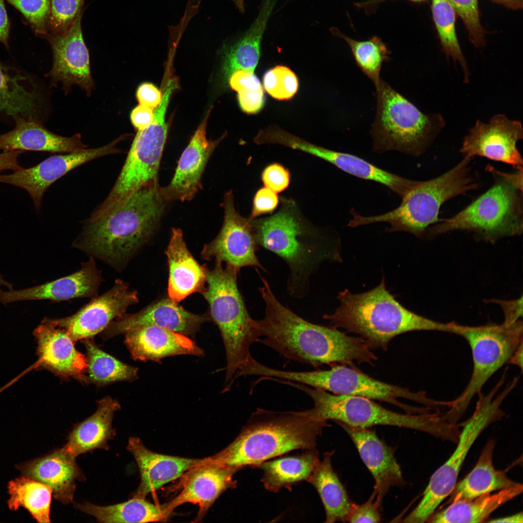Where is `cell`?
I'll return each mask as SVG.
<instances>
[{
    "label": "cell",
    "mask_w": 523,
    "mask_h": 523,
    "mask_svg": "<svg viewBox=\"0 0 523 523\" xmlns=\"http://www.w3.org/2000/svg\"><path fill=\"white\" fill-rule=\"evenodd\" d=\"M102 281L101 272L94 258L81 264L77 271L50 282L23 290H0V302L6 304L19 301L50 300L62 301L97 295Z\"/></svg>",
    "instance_id": "obj_24"
},
{
    "label": "cell",
    "mask_w": 523,
    "mask_h": 523,
    "mask_svg": "<svg viewBox=\"0 0 523 523\" xmlns=\"http://www.w3.org/2000/svg\"><path fill=\"white\" fill-rule=\"evenodd\" d=\"M153 118V109L139 104L132 110L130 114L131 123L138 130L144 129L149 126L152 122Z\"/></svg>",
    "instance_id": "obj_54"
},
{
    "label": "cell",
    "mask_w": 523,
    "mask_h": 523,
    "mask_svg": "<svg viewBox=\"0 0 523 523\" xmlns=\"http://www.w3.org/2000/svg\"><path fill=\"white\" fill-rule=\"evenodd\" d=\"M337 298L339 307L323 318L332 327L359 335L372 350H386L394 338L408 332H453V322L435 321L405 308L386 290L384 277L369 291L353 293L346 289Z\"/></svg>",
    "instance_id": "obj_5"
},
{
    "label": "cell",
    "mask_w": 523,
    "mask_h": 523,
    "mask_svg": "<svg viewBox=\"0 0 523 523\" xmlns=\"http://www.w3.org/2000/svg\"><path fill=\"white\" fill-rule=\"evenodd\" d=\"M82 15V11L64 33L46 36L53 56L52 67L47 76L53 83L61 82L65 91L76 85L89 96L94 85L91 73L89 53L81 29Z\"/></svg>",
    "instance_id": "obj_19"
},
{
    "label": "cell",
    "mask_w": 523,
    "mask_h": 523,
    "mask_svg": "<svg viewBox=\"0 0 523 523\" xmlns=\"http://www.w3.org/2000/svg\"><path fill=\"white\" fill-rule=\"evenodd\" d=\"M327 421L308 410L277 412L258 408L237 437L226 447L208 457L213 462L238 468L258 466L296 449L316 448Z\"/></svg>",
    "instance_id": "obj_4"
},
{
    "label": "cell",
    "mask_w": 523,
    "mask_h": 523,
    "mask_svg": "<svg viewBox=\"0 0 523 523\" xmlns=\"http://www.w3.org/2000/svg\"><path fill=\"white\" fill-rule=\"evenodd\" d=\"M18 9L34 31L46 36L51 0H7Z\"/></svg>",
    "instance_id": "obj_46"
},
{
    "label": "cell",
    "mask_w": 523,
    "mask_h": 523,
    "mask_svg": "<svg viewBox=\"0 0 523 523\" xmlns=\"http://www.w3.org/2000/svg\"><path fill=\"white\" fill-rule=\"evenodd\" d=\"M431 10L442 51L461 65L464 82H468L469 70L461 48L455 29L456 13L448 0H431Z\"/></svg>",
    "instance_id": "obj_42"
},
{
    "label": "cell",
    "mask_w": 523,
    "mask_h": 523,
    "mask_svg": "<svg viewBox=\"0 0 523 523\" xmlns=\"http://www.w3.org/2000/svg\"><path fill=\"white\" fill-rule=\"evenodd\" d=\"M348 434L361 459L375 482L373 492L382 503L384 496L393 487L405 485L400 467L394 451L381 440L371 428L355 427L337 422Z\"/></svg>",
    "instance_id": "obj_23"
},
{
    "label": "cell",
    "mask_w": 523,
    "mask_h": 523,
    "mask_svg": "<svg viewBox=\"0 0 523 523\" xmlns=\"http://www.w3.org/2000/svg\"><path fill=\"white\" fill-rule=\"evenodd\" d=\"M222 205L224 215L222 226L216 238L204 245L201 257L225 262L239 271L253 266L266 272L256 255L258 245L250 221L236 210L232 191L225 194Z\"/></svg>",
    "instance_id": "obj_16"
},
{
    "label": "cell",
    "mask_w": 523,
    "mask_h": 523,
    "mask_svg": "<svg viewBox=\"0 0 523 523\" xmlns=\"http://www.w3.org/2000/svg\"><path fill=\"white\" fill-rule=\"evenodd\" d=\"M120 408L119 402L109 396L99 400L95 412L74 427L63 447L75 458L96 449H108V441L116 435L113 416Z\"/></svg>",
    "instance_id": "obj_32"
},
{
    "label": "cell",
    "mask_w": 523,
    "mask_h": 523,
    "mask_svg": "<svg viewBox=\"0 0 523 523\" xmlns=\"http://www.w3.org/2000/svg\"><path fill=\"white\" fill-rule=\"evenodd\" d=\"M320 460L316 448L299 455L266 461L258 466L263 473L261 481L272 492L282 488L291 491L294 484L307 480Z\"/></svg>",
    "instance_id": "obj_37"
},
{
    "label": "cell",
    "mask_w": 523,
    "mask_h": 523,
    "mask_svg": "<svg viewBox=\"0 0 523 523\" xmlns=\"http://www.w3.org/2000/svg\"><path fill=\"white\" fill-rule=\"evenodd\" d=\"M492 1L512 10H519L523 8V0H492Z\"/></svg>",
    "instance_id": "obj_59"
},
{
    "label": "cell",
    "mask_w": 523,
    "mask_h": 523,
    "mask_svg": "<svg viewBox=\"0 0 523 523\" xmlns=\"http://www.w3.org/2000/svg\"><path fill=\"white\" fill-rule=\"evenodd\" d=\"M514 365L523 370V343L521 344L512 354L508 364Z\"/></svg>",
    "instance_id": "obj_58"
},
{
    "label": "cell",
    "mask_w": 523,
    "mask_h": 523,
    "mask_svg": "<svg viewBox=\"0 0 523 523\" xmlns=\"http://www.w3.org/2000/svg\"><path fill=\"white\" fill-rule=\"evenodd\" d=\"M263 87L272 97L288 100L297 92L299 83L295 74L289 67L277 65L268 70L263 77Z\"/></svg>",
    "instance_id": "obj_43"
},
{
    "label": "cell",
    "mask_w": 523,
    "mask_h": 523,
    "mask_svg": "<svg viewBox=\"0 0 523 523\" xmlns=\"http://www.w3.org/2000/svg\"><path fill=\"white\" fill-rule=\"evenodd\" d=\"M333 33L343 39L349 45L357 66L362 72L377 85L381 78L380 72L384 62L390 60L391 52L377 36H373L365 41H358L333 29Z\"/></svg>",
    "instance_id": "obj_41"
},
{
    "label": "cell",
    "mask_w": 523,
    "mask_h": 523,
    "mask_svg": "<svg viewBox=\"0 0 523 523\" xmlns=\"http://www.w3.org/2000/svg\"><path fill=\"white\" fill-rule=\"evenodd\" d=\"M493 302L498 304L502 308L504 320V324L507 325L513 324L520 320L523 316V297L514 300L506 301L493 299Z\"/></svg>",
    "instance_id": "obj_53"
},
{
    "label": "cell",
    "mask_w": 523,
    "mask_h": 523,
    "mask_svg": "<svg viewBox=\"0 0 523 523\" xmlns=\"http://www.w3.org/2000/svg\"><path fill=\"white\" fill-rule=\"evenodd\" d=\"M327 370L292 371L288 374L293 382L333 394L355 396L386 402L406 414L428 412L440 401L431 399L424 391L413 392L408 388L386 383L362 372L357 368L334 365Z\"/></svg>",
    "instance_id": "obj_13"
},
{
    "label": "cell",
    "mask_w": 523,
    "mask_h": 523,
    "mask_svg": "<svg viewBox=\"0 0 523 523\" xmlns=\"http://www.w3.org/2000/svg\"><path fill=\"white\" fill-rule=\"evenodd\" d=\"M489 522L492 523H523V515L522 512H520L503 518L494 519Z\"/></svg>",
    "instance_id": "obj_60"
},
{
    "label": "cell",
    "mask_w": 523,
    "mask_h": 523,
    "mask_svg": "<svg viewBox=\"0 0 523 523\" xmlns=\"http://www.w3.org/2000/svg\"><path fill=\"white\" fill-rule=\"evenodd\" d=\"M210 112L211 109L182 154L170 183L160 187L166 200H190L201 188V178L206 164L220 141L209 140L206 138V125Z\"/></svg>",
    "instance_id": "obj_25"
},
{
    "label": "cell",
    "mask_w": 523,
    "mask_h": 523,
    "mask_svg": "<svg viewBox=\"0 0 523 523\" xmlns=\"http://www.w3.org/2000/svg\"><path fill=\"white\" fill-rule=\"evenodd\" d=\"M279 203L277 193L266 187L259 189L255 194L249 219L263 215L272 213Z\"/></svg>",
    "instance_id": "obj_49"
},
{
    "label": "cell",
    "mask_w": 523,
    "mask_h": 523,
    "mask_svg": "<svg viewBox=\"0 0 523 523\" xmlns=\"http://www.w3.org/2000/svg\"><path fill=\"white\" fill-rule=\"evenodd\" d=\"M139 104L152 109L156 108L160 103L162 95L160 91L153 84L144 82L140 84L136 92Z\"/></svg>",
    "instance_id": "obj_52"
},
{
    "label": "cell",
    "mask_w": 523,
    "mask_h": 523,
    "mask_svg": "<svg viewBox=\"0 0 523 523\" xmlns=\"http://www.w3.org/2000/svg\"><path fill=\"white\" fill-rule=\"evenodd\" d=\"M0 285H2V286H5L6 288L9 289V290H12V285L11 284H10L9 282L5 281L4 279H3V278L1 277V276L0 275Z\"/></svg>",
    "instance_id": "obj_62"
},
{
    "label": "cell",
    "mask_w": 523,
    "mask_h": 523,
    "mask_svg": "<svg viewBox=\"0 0 523 523\" xmlns=\"http://www.w3.org/2000/svg\"><path fill=\"white\" fill-rule=\"evenodd\" d=\"M174 90L173 85H166L161 101L154 111L152 122L144 129L138 130L113 187L91 218L104 215L144 186L157 183L158 169L168 134L166 112Z\"/></svg>",
    "instance_id": "obj_14"
},
{
    "label": "cell",
    "mask_w": 523,
    "mask_h": 523,
    "mask_svg": "<svg viewBox=\"0 0 523 523\" xmlns=\"http://www.w3.org/2000/svg\"><path fill=\"white\" fill-rule=\"evenodd\" d=\"M75 459L62 447L18 465L17 468L24 476L49 486L55 498L67 504L73 501L76 481L84 478Z\"/></svg>",
    "instance_id": "obj_28"
},
{
    "label": "cell",
    "mask_w": 523,
    "mask_h": 523,
    "mask_svg": "<svg viewBox=\"0 0 523 523\" xmlns=\"http://www.w3.org/2000/svg\"><path fill=\"white\" fill-rule=\"evenodd\" d=\"M138 295L136 291L130 289L127 282L117 279L109 290L93 297L74 314L47 319L55 326L64 329L74 342L91 338L125 314L130 306L138 302Z\"/></svg>",
    "instance_id": "obj_15"
},
{
    "label": "cell",
    "mask_w": 523,
    "mask_h": 523,
    "mask_svg": "<svg viewBox=\"0 0 523 523\" xmlns=\"http://www.w3.org/2000/svg\"><path fill=\"white\" fill-rule=\"evenodd\" d=\"M86 350L87 383L102 385L138 377V368L125 364L100 349L92 338L83 339Z\"/></svg>",
    "instance_id": "obj_40"
},
{
    "label": "cell",
    "mask_w": 523,
    "mask_h": 523,
    "mask_svg": "<svg viewBox=\"0 0 523 523\" xmlns=\"http://www.w3.org/2000/svg\"><path fill=\"white\" fill-rule=\"evenodd\" d=\"M375 87L376 109L370 131L373 151L423 154L445 126L443 117L421 112L382 79Z\"/></svg>",
    "instance_id": "obj_9"
},
{
    "label": "cell",
    "mask_w": 523,
    "mask_h": 523,
    "mask_svg": "<svg viewBox=\"0 0 523 523\" xmlns=\"http://www.w3.org/2000/svg\"><path fill=\"white\" fill-rule=\"evenodd\" d=\"M498 381L487 394L479 392L472 415L461 424L457 446L452 454L431 476L416 507L402 521L407 523L427 522L441 503L453 491L464 461L475 441L492 423L500 420L505 413L501 406L512 388Z\"/></svg>",
    "instance_id": "obj_11"
},
{
    "label": "cell",
    "mask_w": 523,
    "mask_h": 523,
    "mask_svg": "<svg viewBox=\"0 0 523 523\" xmlns=\"http://www.w3.org/2000/svg\"><path fill=\"white\" fill-rule=\"evenodd\" d=\"M215 261L206 269V283L201 293L207 301L210 316L217 325L225 349L227 366L224 385L231 387L241 368L252 357L251 346L260 338L257 321L249 314L238 289L235 268Z\"/></svg>",
    "instance_id": "obj_8"
},
{
    "label": "cell",
    "mask_w": 523,
    "mask_h": 523,
    "mask_svg": "<svg viewBox=\"0 0 523 523\" xmlns=\"http://www.w3.org/2000/svg\"><path fill=\"white\" fill-rule=\"evenodd\" d=\"M493 182L484 193L454 216L430 227L427 236L454 231L473 232L477 240L493 243L521 235L523 229V169L506 173L488 166Z\"/></svg>",
    "instance_id": "obj_6"
},
{
    "label": "cell",
    "mask_w": 523,
    "mask_h": 523,
    "mask_svg": "<svg viewBox=\"0 0 523 523\" xmlns=\"http://www.w3.org/2000/svg\"><path fill=\"white\" fill-rule=\"evenodd\" d=\"M75 507L104 523L164 522L169 516L163 504L154 505L145 498L133 497L126 502L110 506L85 502L76 503Z\"/></svg>",
    "instance_id": "obj_38"
},
{
    "label": "cell",
    "mask_w": 523,
    "mask_h": 523,
    "mask_svg": "<svg viewBox=\"0 0 523 523\" xmlns=\"http://www.w3.org/2000/svg\"><path fill=\"white\" fill-rule=\"evenodd\" d=\"M4 1V0H0V43L8 48L10 23Z\"/></svg>",
    "instance_id": "obj_56"
},
{
    "label": "cell",
    "mask_w": 523,
    "mask_h": 523,
    "mask_svg": "<svg viewBox=\"0 0 523 523\" xmlns=\"http://www.w3.org/2000/svg\"><path fill=\"white\" fill-rule=\"evenodd\" d=\"M127 135L119 137L111 143L93 149L49 156L37 165L22 168L10 174L0 175V182L24 189L39 210L45 192L57 180L76 167L96 158L123 151L116 145L124 140Z\"/></svg>",
    "instance_id": "obj_17"
},
{
    "label": "cell",
    "mask_w": 523,
    "mask_h": 523,
    "mask_svg": "<svg viewBox=\"0 0 523 523\" xmlns=\"http://www.w3.org/2000/svg\"><path fill=\"white\" fill-rule=\"evenodd\" d=\"M42 96L35 78L0 62V112L16 120L39 121Z\"/></svg>",
    "instance_id": "obj_29"
},
{
    "label": "cell",
    "mask_w": 523,
    "mask_h": 523,
    "mask_svg": "<svg viewBox=\"0 0 523 523\" xmlns=\"http://www.w3.org/2000/svg\"><path fill=\"white\" fill-rule=\"evenodd\" d=\"M381 504L373 492L364 503L360 505L354 503L347 522L352 523L380 522L382 519L380 511Z\"/></svg>",
    "instance_id": "obj_47"
},
{
    "label": "cell",
    "mask_w": 523,
    "mask_h": 523,
    "mask_svg": "<svg viewBox=\"0 0 523 523\" xmlns=\"http://www.w3.org/2000/svg\"><path fill=\"white\" fill-rule=\"evenodd\" d=\"M300 213L294 201L281 198V206L275 213L260 218H248L257 245L274 253L287 264V292L297 298L308 292L310 277L320 263L340 260L332 240Z\"/></svg>",
    "instance_id": "obj_3"
},
{
    "label": "cell",
    "mask_w": 523,
    "mask_h": 523,
    "mask_svg": "<svg viewBox=\"0 0 523 523\" xmlns=\"http://www.w3.org/2000/svg\"><path fill=\"white\" fill-rule=\"evenodd\" d=\"M15 121L11 131L0 135V149L4 152L19 150L73 153L86 149L77 134L71 137L56 135L46 129L40 121L21 118Z\"/></svg>",
    "instance_id": "obj_30"
},
{
    "label": "cell",
    "mask_w": 523,
    "mask_h": 523,
    "mask_svg": "<svg viewBox=\"0 0 523 523\" xmlns=\"http://www.w3.org/2000/svg\"><path fill=\"white\" fill-rule=\"evenodd\" d=\"M274 6L263 1L259 15L248 29L224 48L222 72L226 80L237 70L254 71L260 58L262 37Z\"/></svg>",
    "instance_id": "obj_33"
},
{
    "label": "cell",
    "mask_w": 523,
    "mask_h": 523,
    "mask_svg": "<svg viewBox=\"0 0 523 523\" xmlns=\"http://www.w3.org/2000/svg\"><path fill=\"white\" fill-rule=\"evenodd\" d=\"M334 451L323 454L307 481L317 490L323 504L326 523L346 522L354 503L333 469Z\"/></svg>",
    "instance_id": "obj_35"
},
{
    "label": "cell",
    "mask_w": 523,
    "mask_h": 523,
    "mask_svg": "<svg viewBox=\"0 0 523 523\" xmlns=\"http://www.w3.org/2000/svg\"><path fill=\"white\" fill-rule=\"evenodd\" d=\"M33 334L37 341L39 359L31 368H45L61 378L87 383L86 357L77 350L64 329L46 318Z\"/></svg>",
    "instance_id": "obj_21"
},
{
    "label": "cell",
    "mask_w": 523,
    "mask_h": 523,
    "mask_svg": "<svg viewBox=\"0 0 523 523\" xmlns=\"http://www.w3.org/2000/svg\"><path fill=\"white\" fill-rule=\"evenodd\" d=\"M291 385L308 395L313 401L308 409L315 417L349 426L371 428L390 426L420 431L445 440L452 441L457 426L447 421L438 411L427 413L400 414L386 409L364 397L338 395L323 389L293 382Z\"/></svg>",
    "instance_id": "obj_10"
},
{
    "label": "cell",
    "mask_w": 523,
    "mask_h": 523,
    "mask_svg": "<svg viewBox=\"0 0 523 523\" xmlns=\"http://www.w3.org/2000/svg\"><path fill=\"white\" fill-rule=\"evenodd\" d=\"M211 320L209 315L191 313L169 297L153 303L138 312L126 313L115 319L102 332V337L108 339L135 328L150 325L193 337L201 324Z\"/></svg>",
    "instance_id": "obj_22"
},
{
    "label": "cell",
    "mask_w": 523,
    "mask_h": 523,
    "mask_svg": "<svg viewBox=\"0 0 523 523\" xmlns=\"http://www.w3.org/2000/svg\"><path fill=\"white\" fill-rule=\"evenodd\" d=\"M392 0H366L354 3L355 6L358 8L363 9L366 12L372 14L376 11V8L380 4L386 1ZM414 2L420 3L427 1V0H407Z\"/></svg>",
    "instance_id": "obj_57"
},
{
    "label": "cell",
    "mask_w": 523,
    "mask_h": 523,
    "mask_svg": "<svg viewBox=\"0 0 523 523\" xmlns=\"http://www.w3.org/2000/svg\"><path fill=\"white\" fill-rule=\"evenodd\" d=\"M165 200L157 183L144 186L104 215L89 218L73 246L120 270L154 233Z\"/></svg>",
    "instance_id": "obj_2"
},
{
    "label": "cell",
    "mask_w": 523,
    "mask_h": 523,
    "mask_svg": "<svg viewBox=\"0 0 523 523\" xmlns=\"http://www.w3.org/2000/svg\"><path fill=\"white\" fill-rule=\"evenodd\" d=\"M448 0L462 21L470 42L477 48L484 46L486 32L480 22L478 0Z\"/></svg>",
    "instance_id": "obj_44"
},
{
    "label": "cell",
    "mask_w": 523,
    "mask_h": 523,
    "mask_svg": "<svg viewBox=\"0 0 523 523\" xmlns=\"http://www.w3.org/2000/svg\"><path fill=\"white\" fill-rule=\"evenodd\" d=\"M169 265V297L178 303L191 294L201 293L206 283L205 266L189 251L180 229L173 228L165 251Z\"/></svg>",
    "instance_id": "obj_31"
},
{
    "label": "cell",
    "mask_w": 523,
    "mask_h": 523,
    "mask_svg": "<svg viewBox=\"0 0 523 523\" xmlns=\"http://www.w3.org/2000/svg\"><path fill=\"white\" fill-rule=\"evenodd\" d=\"M234 4L235 7L241 13L245 12V4L244 0H231Z\"/></svg>",
    "instance_id": "obj_61"
},
{
    "label": "cell",
    "mask_w": 523,
    "mask_h": 523,
    "mask_svg": "<svg viewBox=\"0 0 523 523\" xmlns=\"http://www.w3.org/2000/svg\"><path fill=\"white\" fill-rule=\"evenodd\" d=\"M84 1L51 0L47 24L48 34H62L66 32L82 11Z\"/></svg>",
    "instance_id": "obj_45"
},
{
    "label": "cell",
    "mask_w": 523,
    "mask_h": 523,
    "mask_svg": "<svg viewBox=\"0 0 523 523\" xmlns=\"http://www.w3.org/2000/svg\"><path fill=\"white\" fill-rule=\"evenodd\" d=\"M24 151L15 150L3 152L0 154V171L6 169L14 171L22 168L18 163V156Z\"/></svg>",
    "instance_id": "obj_55"
},
{
    "label": "cell",
    "mask_w": 523,
    "mask_h": 523,
    "mask_svg": "<svg viewBox=\"0 0 523 523\" xmlns=\"http://www.w3.org/2000/svg\"><path fill=\"white\" fill-rule=\"evenodd\" d=\"M523 132L520 121L504 114L493 116L488 123L478 120L464 137L460 152L464 156H483L523 169V158L516 146L523 138Z\"/></svg>",
    "instance_id": "obj_18"
},
{
    "label": "cell",
    "mask_w": 523,
    "mask_h": 523,
    "mask_svg": "<svg viewBox=\"0 0 523 523\" xmlns=\"http://www.w3.org/2000/svg\"><path fill=\"white\" fill-rule=\"evenodd\" d=\"M127 449L134 456L140 474V481L133 497L145 498L150 492L180 478L205 460L156 453L147 448L138 437L129 439Z\"/></svg>",
    "instance_id": "obj_26"
},
{
    "label": "cell",
    "mask_w": 523,
    "mask_h": 523,
    "mask_svg": "<svg viewBox=\"0 0 523 523\" xmlns=\"http://www.w3.org/2000/svg\"><path fill=\"white\" fill-rule=\"evenodd\" d=\"M8 490L10 495L8 505L11 510L23 507L38 523L51 522L52 490L49 486L24 476L10 481Z\"/></svg>",
    "instance_id": "obj_39"
},
{
    "label": "cell",
    "mask_w": 523,
    "mask_h": 523,
    "mask_svg": "<svg viewBox=\"0 0 523 523\" xmlns=\"http://www.w3.org/2000/svg\"><path fill=\"white\" fill-rule=\"evenodd\" d=\"M228 80L231 88L237 92L248 89L262 88L260 80L253 71L237 70L231 74Z\"/></svg>",
    "instance_id": "obj_51"
},
{
    "label": "cell",
    "mask_w": 523,
    "mask_h": 523,
    "mask_svg": "<svg viewBox=\"0 0 523 523\" xmlns=\"http://www.w3.org/2000/svg\"><path fill=\"white\" fill-rule=\"evenodd\" d=\"M261 178L263 184L275 192L280 193L285 190L290 182L289 171L278 163H272L263 170Z\"/></svg>",
    "instance_id": "obj_48"
},
{
    "label": "cell",
    "mask_w": 523,
    "mask_h": 523,
    "mask_svg": "<svg viewBox=\"0 0 523 523\" xmlns=\"http://www.w3.org/2000/svg\"><path fill=\"white\" fill-rule=\"evenodd\" d=\"M124 334V343L136 360L159 362L174 355H204L202 349L189 337L161 327L141 326Z\"/></svg>",
    "instance_id": "obj_27"
},
{
    "label": "cell",
    "mask_w": 523,
    "mask_h": 523,
    "mask_svg": "<svg viewBox=\"0 0 523 523\" xmlns=\"http://www.w3.org/2000/svg\"><path fill=\"white\" fill-rule=\"evenodd\" d=\"M259 288L265 304L263 318L257 321L259 341L285 357L318 367L337 363L353 368L372 365L377 359L366 340L333 327L312 323L282 305L264 277Z\"/></svg>",
    "instance_id": "obj_1"
},
{
    "label": "cell",
    "mask_w": 523,
    "mask_h": 523,
    "mask_svg": "<svg viewBox=\"0 0 523 523\" xmlns=\"http://www.w3.org/2000/svg\"><path fill=\"white\" fill-rule=\"evenodd\" d=\"M454 334L461 336L471 349L473 369L467 385L456 399L449 400V410L444 414L449 422L456 424L473 398L481 392L490 378L505 364L523 343V322L510 325L492 323L480 326L455 323Z\"/></svg>",
    "instance_id": "obj_12"
},
{
    "label": "cell",
    "mask_w": 523,
    "mask_h": 523,
    "mask_svg": "<svg viewBox=\"0 0 523 523\" xmlns=\"http://www.w3.org/2000/svg\"><path fill=\"white\" fill-rule=\"evenodd\" d=\"M495 445L493 440L488 441L473 469L461 480L456 483L449 495V503L473 499L519 484L508 477L506 470L495 469L492 461Z\"/></svg>",
    "instance_id": "obj_34"
},
{
    "label": "cell",
    "mask_w": 523,
    "mask_h": 523,
    "mask_svg": "<svg viewBox=\"0 0 523 523\" xmlns=\"http://www.w3.org/2000/svg\"><path fill=\"white\" fill-rule=\"evenodd\" d=\"M271 0L274 1L276 2L277 0Z\"/></svg>",
    "instance_id": "obj_63"
},
{
    "label": "cell",
    "mask_w": 523,
    "mask_h": 523,
    "mask_svg": "<svg viewBox=\"0 0 523 523\" xmlns=\"http://www.w3.org/2000/svg\"><path fill=\"white\" fill-rule=\"evenodd\" d=\"M523 485L502 489L471 499L460 500L436 513L427 522L438 523H481L499 507L520 495Z\"/></svg>",
    "instance_id": "obj_36"
},
{
    "label": "cell",
    "mask_w": 523,
    "mask_h": 523,
    "mask_svg": "<svg viewBox=\"0 0 523 523\" xmlns=\"http://www.w3.org/2000/svg\"><path fill=\"white\" fill-rule=\"evenodd\" d=\"M237 93L238 103L243 112L248 114H255L263 108L265 103L263 88L246 89Z\"/></svg>",
    "instance_id": "obj_50"
},
{
    "label": "cell",
    "mask_w": 523,
    "mask_h": 523,
    "mask_svg": "<svg viewBox=\"0 0 523 523\" xmlns=\"http://www.w3.org/2000/svg\"><path fill=\"white\" fill-rule=\"evenodd\" d=\"M240 469L210 461L203 462L192 468L180 478L179 493L164 504L170 515L177 507L185 503L197 504L199 507L197 520L201 519L218 497L226 490L236 487L234 474Z\"/></svg>",
    "instance_id": "obj_20"
},
{
    "label": "cell",
    "mask_w": 523,
    "mask_h": 523,
    "mask_svg": "<svg viewBox=\"0 0 523 523\" xmlns=\"http://www.w3.org/2000/svg\"><path fill=\"white\" fill-rule=\"evenodd\" d=\"M472 158L464 156L454 167L442 175L425 181H414L395 209L380 215L364 216L353 213L348 226L356 227L377 222H386L387 232L404 231L417 237L425 235L431 225L440 219L444 203L459 195L477 189L480 183L471 174Z\"/></svg>",
    "instance_id": "obj_7"
}]
</instances>
